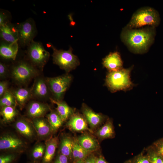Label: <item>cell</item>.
<instances>
[{
    "label": "cell",
    "mask_w": 163,
    "mask_h": 163,
    "mask_svg": "<svg viewBox=\"0 0 163 163\" xmlns=\"http://www.w3.org/2000/svg\"><path fill=\"white\" fill-rule=\"evenodd\" d=\"M18 114V112L15 107L4 106L1 107L2 122L4 124H8L13 122Z\"/></svg>",
    "instance_id": "24"
},
{
    "label": "cell",
    "mask_w": 163,
    "mask_h": 163,
    "mask_svg": "<svg viewBox=\"0 0 163 163\" xmlns=\"http://www.w3.org/2000/svg\"><path fill=\"white\" fill-rule=\"evenodd\" d=\"M133 66L117 71L108 72L105 79V85L112 92L123 91H125L132 89L135 86L130 78V74Z\"/></svg>",
    "instance_id": "2"
},
{
    "label": "cell",
    "mask_w": 163,
    "mask_h": 163,
    "mask_svg": "<svg viewBox=\"0 0 163 163\" xmlns=\"http://www.w3.org/2000/svg\"><path fill=\"white\" fill-rule=\"evenodd\" d=\"M27 144L22 139L11 133H5L0 137L1 151L21 152L26 149Z\"/></svg>",
    "instance_id": "8"
},
{
    "label": "cell",
    "mask_w": 163,
    "mask_h": 163,
    "mask_svg": "<svg viewBox=\"0 0 163 163\" xmlns=\"http://www.w3.org/2000/svg\"><path fill=\"white\" fill-rule=\"evenodd\" d=\"M14 125L16 131L27 140L33 141L37 138L32 121L29 119L20 117L16 120Z\"/></svg>",
    "instance_id": "10"
},
{
    "label": "cell",
    "mask_w": 163,
    "mask_h": 163,
    "mask_svg": "<svg viewBox=\"0 0 163 163\" xmlns=\"http://www.w3.org/2000/svg\"><path fill=\"white\" fill-rule=\"evenodd\" d=\"M67 127L71 130L75 132L88 131L91 133L92 130L89 128L88 123L83 115L78 113H74L69 119Z\"/></svg>",
    "instance_id": "15"
},
{
    "label": "cell",
    "mask_w": 163,
    "mask_h": 163,
    "mask_svg": "<svg viewBox=\"0 0 163 163\" xmlns=\"http://www.w3.org/2000/svg\"><path fill=\"white\" fill-rule=\"evenodd\" d=\"M51 109L47 104L38 101H31L27 105L26 114L27 117L32 120L44 117Z\"/></svg>",
    "instance_id": "13"
},
{
    "label": "cell",
    "mask_w": 163,
    "mask_h": 163,
    "mask_svg": "<svg viewBox=\"0 0 163 163\" xmlns=\"http://www.w3.org/2000/svg\"><path fill=\"white\" fill-rule=\"evenodd\" d=\"M31 121L39 139L46 141L52 136L53 133L46 118L40 117L32 119Z\"/></svg>",
    "instance_id": "14"
},
{
    "label": "cell",
    "mask_w": 163,
    "mask_h": 163,
    "mask_svg": "<svg viewBox=\"0 0 163 163\" xmlns=\"http://www.w3.org/2000/svg\"><path fill=\"white\" fill-rule=\"evenodd\" d=\"M95 157L92 153L90 154L84 160L85 163H96Z\"/></svg>",
    "instance_id": "38"
},
{
    "label": "cell",
    "mask_w": 163,
    "mask_h": 163,
    "mask_svg": "<svg viewBox=\"0 0 163 163\" xmlns=\"http://www.w3.org/2000/svg\"><path fill=\"white\" fill-rule=\"evenodd\" d=\"M17 105L15 97L11 90H8L0 99V107H16Z\"/></svg>",
    "instance_id": "28"
},
{
    "label": "cell",
    "mask_w": 163,
    "mask_h": 163,
    "mask_svg": "<svg viewBox=\"0 0 163 163\" xmlns=\"http://www.w3.org/2000/svg\"><path fill=\"white\" fill-rule=\"evenodd\" d=\"M11 91L15 97L17 105L21 109L32 97L31 88L20 87Z\"/></svg>",
    "instance_id": "20"
},
{
    "label": "cell",
    "mask_w": 163,
    "mask_h": 163,
    "mask_svg": "<svg viewBox=\"0 0 163 163\" xmlns=\"http://www.w3.org/2000/svg\"><path fill=\"white\" fill-rule=\"evenodd\" d=\"M124 163H131L130 159L126 161Z\"/></svg>",
    "instance_id": "41"
},
{
    "label": "cell",
    "mask_w": 163,
    "mask_h": 163,
    "mask_svg": "<svg viewBox=\"0 0 163 163\" xmlns=\"http://www.w3.org/2000/svg\"><path fill=\"white\" fill-rule=\"evenodd\" d=\"M80 145L85 150L89 152L97 150L100 145L97 140L92 135L84 133L77 138Z\"/></svg>",
    "instance_id": "18"
},
{
    "label": "cell",
    "mask_w": 163,
    "mask_h": 163,
    "mask_svg": "<svg viewBox=\"0 0 163 163\" xmlns=\"http://www.w3.org/2000/svg\"><path fill=\"white\" fill-rule=\"evenodd\" d=\"M15 157L14 155L12 153L2 155L0 157V163H10Z\"/></svg>",
    "instance_id": "35"
},
{
    "label": "cell",
    "mask_w": 163,
    "mask_h": 163,
    "mask_svg": "<svg viewBox=\"0 0 163 163\" xmlns=\"http://www.w3.org/2000/svg\"><path fill=\"white\" fill-rule=\"evenodd\" d=\"M27 55L29 62L41 70L50 56V53L44 49L41 43L34 41L28 46Z\"/></svg>",
    "instance_id": "6"
},
{
    "label": "cell",
    "mask_w": 163,
    "mask_h": 163,
    "mask_svg": "<svg viewBox=\"0 0 163 163\" xmlns=\"http://www.w3.org/2000/svg\"><path fill=\"white\" fill-rule=\"evenodd\" d=\"M8 66L5 63L0 62V78L1 79H4L8 75Z\"/></svg>",
    "instance_id": "34"
},
{
    "label": "cell",
    "mask_w": 163,
    "mask_h": 163,
    "mask_svg": "<svg viewBox=\"0 0 163 163\" xmlns=\"http://www.w3.org/2000/svg\"><path fill=\"white\" fill-rule=\"evenodd\" d=\"M130 160L131 163H150L149 157L144 149Z\"/></svg>",
    "instance_id": "31"
},
{
    "label": "cell",
    "mask_w": 163,
    "mask_h": 163,
    "mask_svg": "<svg viewBox=\"0 0 163 163\" xmlns=\"http://www.w3.org/2000/svg\"><path fill=\"white\" fill-rule=\"evenodd\" d=\"M39 72L38 69L30 62L21 60L12 66L10 74L16 84L23 85L38 76Z\"/></svg>",
    "instance_id": "4"
},
{
    "label": "cell",
    "mask_w": 163,
    "mask_h": 163,
    "mask_svg": "<svg viewBox=\"0 0 163 163\" xmlns=\"http://www.w3.org/2000/svg\"><path fill=\"white\" fill-rule=\"evenodd\" d=\"M96 163H109L105 159L102 155H100L98 157H95Z\"/></svg>",
    "instance_id": "39"
},
{
    "label": "cell",
    "mask_w": 163,
    "mask_h": 163,
    "mask_svg": "<svg viewBox=\"0 0 163 163\" xmlns=\"http://www.w3.org/2000/svg\"><path fill=\"white\" fill-rule=\"evenodd\" d=\"M18 41L9 43L2 42L0 46V55L5 59L15 60L18 51Z\"/></svg>",
    "instance_id": "19"
},
{
    "label": "cell",
    "mask_w": 163,
    "mask_h": 163,
    "mask_svg": "<svg viewBox=\"0 0 163 163\" xmlns=\"http://www.w3.org/2000/svg\"><path fill=\"white\" fill-rule=\"evenodd\" d=\"M59 144L58 136H52L45 141V150L42 160L43 163H49L53 158Z\"/></svg>",
    "instance_id": "21"
},
{
    "label": "cell",
    "mask_w": 163,
    "mask_h": 163,
    "mask_svg": "<svg viewBox=\"0 0 163 163\" xmlns=\"http://www.w3.org/2000/svg\"><path fill=\"white\" fill-rule=\"evenodd\" d=\"M102 64L109 72L117 71L123 68V62L117 52L110 53L103 59Z\"/></svg>",
    "instance_id": "16"
},
{
    "label": "cell",
    "mask_w": 163,
    "mask_h": 163,
    "mask_svg": "<svg viewBox=\"0 0 163 163\" xmlns=\"http://www.w3.org/2000/svg\"><path fill=\"white\" fill-rule=\"evenodd\" d=\"M73 139L67 135L63 136L61 140L59 148L60 153L67 156L69 159L73 158Z\"/></svg>",
    "instance_id": "25"
},
{
    "label": "cell",
    "mask_w": 163,
    "mask_h": 163,
    "mask_svg": "<svg viewBox=\"0 0 163 163\" xmlns=\"http://www.w3.org/2000/svg\"><path fill=\"white\" fill-rule=\"evenodd\" d=\"M9 12L1 10L0 12V27L10 22Z\"/></svg>",
    "instance_id": "33"
},
{
    "label": "cell",
    "mask_w": 163,
    "mask_h": 163,
    "mask_svg": "<svg viewBox=\"0 0 163 163\" xmlns=\"http://www.w3.org/2000/svg\"><path fill=\"white\" fill-rule=\"evenodd\" d=\"M46 80L51 93L54 100L62 101L64 94L68 88L72 79L68 74L54 77H47Z\"/></svg>",
    "instance_id": "7"
},
{
    "label": "cell",
    "mask_w": 163,
    "mask_h": 163,
    "mask_svg": "<svg viewBox=\"0 0 163 163\" xmlns=\"http://www.w3.org/2000/svg\"><path fill=\"white\" fill-rule=\"evenodd\" d=\"M32 97L39 100H45L51 97V92L46 78L39 75L35 78L31 88Z\"/></svg>",
    "instance_id": "11"
},
{
    "label": "cell",
    "mask_w": 163,
    "mask_h": 163,
    "mask_svg": "<svg viewBox=\"0 0 163 163\" xmlns=\"http://www.w3.org/2000/svg\"><path fill=\"white\" fill-rule=\"evenodd\" d=\"M143 149L148 156L150 163H163V158L155 152L151 145Z\"/></svg>",
    "instance_id": "29"
},
{
    "label": "cell",
    "mask_w": 163,
    "mask_h": 163,
    "mask_svg": "<svg viewBox=\"0 0 163 163\" xmlns=\"http://www.w3.org/2000/svg\"><path fill=\"white\" fill-rule=\"evenodd\" d=\"M16 26L18 31V42L22 46H28L34 41L37 33L34 21L30 18Z\"/></svg>",
    "instance_id": "9"
},
{
    "label": "cell",
    "mask_w": 163,
    "mask_h": 163,
    "mask_svg": "<svg viewBox=\"0 0 163 163\" xmlns=\"http://www.w3.org/2000/svg\"><path fill=\"white\" fill-rule=\"evenodd\" d=\"M159 21V16L156 11L150 7H144L139 8L133 14L124 27L137 29L148 26L155 27L158 25Z\"/></svg>",
    "instance_id": "3"
},
{
    "label": "cell",
    "mask_w": 163,
    "mask_h": 163,
    "mask_svg": "<svg viewBox=\"0 0 163 163\" xmlns=\"http://www.w3.org/2000/svg\"><path fill=\"white\" fill-rule=\"evenodd\" d=\"M0 35L3 42L11 43L18 41L17 26L10 22L0 27Z\"/></svg>",
    "instance_id": "17"
},
{
    "label": "cell",
    "mask_w": 163,
    "mask_h": 163,
    "mask_svg": "<svg viewBox=\"0 0 163 163\" xmlns=\"http://www.w3.org/2000/svg\"><path fill=\"white\" fill-rule=\"evenodd\" d=\"M49 45L53 50L52 55L53 63L68 73L75 69L79 65L77 57L72 53L73 49L70 47L68 50L56 49L52 44Z\"/></svg>",
    "instance_id": "5"
},
{
    "label": "cell",
    "mask_w": 163,
    "mask_h": 163,
    "mask_svg": "<svg viewBox=\"0 0 163 163\" xmlns=\"http://www.w3.org/2000/svg\"><path fill=\"white\" fill-rule=\"evenodd\" d=\"M96 135L101 140L114 138L115 133L112 120L108 118L97 131Z\"/></svg>",
    "instance_id": "23"
},
{
    "label": "cell",
    "mask_w": 163,
    "mask_h": 163,
    "mask_svg": "<svg viewBox=\"0 0 163 163\" xmlns=\"http://www.w3.org/2000/svg\"><path fill=\"white\" fill-rule=\"evenodd\" d=\"M49 99L52 103L56 105V111L63 122L69 119L75 113L74 109L70 107L62 100L56 101L51 97Z\"/></svg>",
    "instance_id": "22"
},
{
    "label": "cell",
    "mask_w": 163,
    "mask_h": 163,
    "mask_svg": "<svg viewBox=\"0 0 163 163\" xmlns=\"http://www.w3.org/2000/svg\"><path fill=\"white\" fill-rule=\"evenodd\" d=\"M73 163H85L84 160H79L75 161Z\"/></svg>",
    "instance_id": "40"
},
{
    "label": "cell",
    "mask_w": 163,
    "mask_h": 163,
    "mask_svg": "<svg viewBox=\"0 0 163 163\" xmlns=\"http://www.w3.org/2000/svg\"><path fill=\"white\" fill-rule=\"evenodd\" d=\"M8 82L6 80L1 81L0 82V97H2L8 90Z\"/></svg>",
    "instance_id": "36"
},
{
    "label": "cell",
    "mask_w": 163,
    "mask_h": 163,
    "mask_svg": "<svg viewBox=\"0 0 163 163\" xmlns=\"http://www.w3.org/2000/svg\"><path fill=\"white\" fill-rule=\"evenodd\" d=\"M92 153L85 150L79 144L76 138H73L72 158L74 161L84 160Z\"/></svg>",
    "instance_id": "27"
},
{
    "label": "cell",
    "mask_w": 163,
    "mask_h": 163,
    "mask_svg": "<svg viewBox=\"0 0 163 163\" xmlns=\"http://www.w3.org/2000/svg\"><path fill=\"white\" fill-rule=\"evenodd\" d=\"M46 117L53 133L57 131L63 123L56 110L51 109L50 113L46 115Z\"/></svg>",
    "instance_id": "26"
},
{
    "label": "cell",
    "mask_w": 163,
    "mask_h": 163,
    "mask_svg": "<svg viewBox=\"0 0 163 163\" xmlns=\"http://www.w3.org/2000/svg\"><path fill=\"white\" fill-rule=\"evenodd\" d=\"M68 159L67 156L60 153L54 163H69Z\"/></svg>",
    "instance_id": "37"
},
{
    "label": "cell",
    "mask_w": 163,
    "mask_h": 163,
    "mask_svg": "<svg viewBox=\"0 0 163 163\" xmlns=\"http://www.w3.org/2000/svg\"><path fill=\"white\" fill-rule=\"evenodd\" d=\"M150 145L155 152L163 158V137L156 141Z\"/></svg>",
    "instance_id": "32"
},
{
    "label": "cell",
    "mask_w": 163,
    "mask_h": 163,
    "mask_svg": "<svg viewBox=\"0 0 163 163\" xmlns=\"http://www.w3.org/2000/svg\"><path fill=\"white\" fill-rule=\"evenodd\" d=\"M154 27L147 26L137 29L123 28L120 39L129 50L133 53L142 54L146 53L155 38Z\"/></svg>",
    "instance_id": "1"
},
{
    "label": "cell",
    "mask_w": 163,
    "mask_h": 163,
    "mask_svg": "<svg viewBox=\"0 0 163 163\" xmlns=\"http://www.w3.org/2000/svg\"><path fill=\"white\" fill-rule=\"evenodd\" d=\"M82 110L83 115L91 129L99 126L108 118L101 113L95 112L85 104L82 105Z\"/></svg>",
    "instance_id": "12"
},
{
    "label": "cell",
    "mask_w": 163,
    "mask_h": 163,
    "mask_svg": "<svg viewBox=\"0 0 163 163\" xmlns=\"http://www.w3.org/2000/svg\"><path fill=\"white\" fill-rule=\"evenodd\" d=\"M45 150V144L39 142L36 144L33 147L31 152L33 158L37 159L43 157Z\"/></svg>",
    "instance_id": "30"
}]
</instances>
